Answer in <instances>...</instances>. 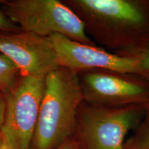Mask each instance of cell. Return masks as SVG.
Here are the masks:
<instances>
[{"label": "cell", "mask_w": 149, "mask_h": 149, "mask_svg": "<svg viewBox=\"0 0 149 149\" xmlns=\"http://www.w3.org/2000/svg\"><path fill=\"white\" fill-rule=\"evenodd\" d=\"M88 36L122 55L149 42L148 0H64Z\"/></svg>", "instance_id": "obj_1"}, {"label": "cell", "mask_w": 149, "mask_h": 149, "mask_svg": "<svg viewBox=\"0 0 149 149\" xmlns=\"http://www.w3.org/2000/svg\"><path fill=\"white\" fill-rule=\"evenodd\" d=\"M83 102L77 73L61 66L49 72L30 149H55L72 137Z\"/></svg>", "instance_id": "obj_2"}, {"label": "cell", "mask_w": 149, "mask_h": 149, "mask_svg": "<svg viewBox=\"0 0 149 149\" xmlns=\"http://www.w3.org/2000/svg\"><path fill=\"white\" fill-rule=\"evenodd\" d=\"M147 105L113 107L84 101L74 135L83 149H123L126 135L138 127Z\"/></svg>", "instance_id": "obj_3"}, {"label": "cell", "mask_w": 149, "mask_h": 149, "mask_svg": "<svg viewBox=\"0 0 149 149\" xmlns=\"http://www.w3.org/2000/svg\"><path fill=\"white\" fill-rule=\"evenodd\" d=\"M4 13L22 31L44 37L58 34L88 45H96L86 33L79 18L63 1H0Z\"/></svg>", "instance_id": "obj_4"}, {"label": "cell", "mask_w": 149, "mask_h": 149, "mask_svg": "<svg viewBox=\"0 0 149 149\" xmlns=\"http://www.w3.org/2000/svg\"><path fill=\"white\" fill-rule=\"evenodd\" d=\"M84 101L105 107L149 104V79L137 74L108 70L77 73Z\"/></svg>", "instance_id": "obj_5"}, {"label": "cell", "mask_w": 149, "mask_h": 149, "mask_svg": "<svg viewBox=\"0 0 149 149\" xmlns=\"http://www.w3.org/2000/svg\"><path fill=\"white\" fill-rule=\"evenodd\" d=\"M46 76H24L6 95L4 120L1 130L14 149H30L38 120Z\"/></svg>", "instance_id": "obj_6"}, {"label": "cell", "mask_w": 149, "mask_h": 149, "mask_svg": "<svg viewBox=\"0 0 149 149\" xmlns=\"http://www.w3.org/2000/svg\"><path fill=\"white\" fill-rule=\"evenodd\" d=\"M51 39L59 66L74 73L108 70L137 74L149 79V74L137 59L108 51L97 45H88L55 34Z\"/></svg>", "instance_id": "obj_7"}, {"label": "cell", "mask_w": 149, "mask_h": 149, "mask_svg": "<svg viewBox=\"0 0 149 149\" xmlns=\"http://www.w3.org/2000/svg\"><path fill=\"white\" fill-rule=\"evenodd\" d=\"M0 53L13 63L21 77L46 76L59 67L51 37L33 33L0 31Z\"/></svg>", "instance_id": "obj_8"}, {"label": "cell", "mask_w": 149, "mask_h": 149, "mask_svg": "<svg viewBox=\"0 0 149 149\" xmlns=\"http://www.w3.org/2000/svg\"><path fill=\"white\" fill-rule=\"evenodd\" d=\"M21 77L18 68L10 59L0 55V89L6 95L12 91Z\"/></svg>", "instance_id": "obj_9"}, {"label": "cell", "mask_w": 149, "mask_h": 149, "mask_svg": "<svg viewBox=\"0 0 149 149\" xmlns=\"http://www.w3.org/2000/svg\"><path fill=\"white\" fill-rule=\"evenodd\" d=\"M123 149H149V104L142 120L133 135L126 139Z\"/></svg>", "instance_id": "obj_10"}, {"label": "cell", "mask_w": 149, "mask_h": 149, "mask_svg": "<svg viewBox=\"0 0 149 149\" xmlns=\"http://www.w3.org/2000/svg\"><path fill=\"white\" fill-rule=\"evenodd\" d=\"M120 55L127 56L137 59L149 74V42L137 49Z\"/></svg>", "instance_id": "obj_11"}, {"label": "cell", "mask_w": 149, "mask_h": 149, "mask_svg": "<svg viewBox=\"0 0 149 149\" xmlns=\"http://www.w3.org/2000/svg\"><path fill=\"white\" fill-rule=\"evenodd\" d=\"M22 29L14 23L0 8V31L4 32H19Z\"/></svg>", "instance_id": "obj_12"}, {"label": "cell", "mask_w": 149, "mask_h": 149, "mask_svg": "<svg viewBox=\"0 0 149 149\" xmlns=\"http://www.w3.org/2000/svg\"><path fill=\"white\" fill-rule=\"evenodd\" d=\"M55 149H83V148L77 137L73 135Z\"/></svg>", "instance_id": "obj_13"}, {"label": "cell", "mask_w": 149, "mask_h": 149, "mask_svg": "<svg viewBox=\"0 0 149 149\" xmlns=\"http://www.w3.org/2000/svg\"><path fill=\"white\" fill-rule=\"evenodd\" d=\"M6 106V95L0 89V129L1 128L4 120Z\"/></svg>", "instance_id": "obj_14"}, {"label": "cell", "mask_w": 149, "mask_h": 149, "mask_svg": "<svg viewBox=\"0 0 149 149\" xmlns=\"http://www.w3.org/2000/svg\"><path fill=\"white\" fill-rule=\"evenodd\" d=\"M0 149H14L10 139L1 129H0Z\"/></svg>", "instance_id": "obj_15"}, {"label": "cell", "mask_w": 149, "mask_h": 149, "mask_svg": "<svg viewBox=\"0 0 149 149\" xmlns=\"http://www.w3.org/2000/svg\"><path fill=\"white\" fill-rule=\"evenodd\" d=\"M148 3H149V0H148Z\"/></svg>", "instance_id": "obj_16"}]
</instances>
